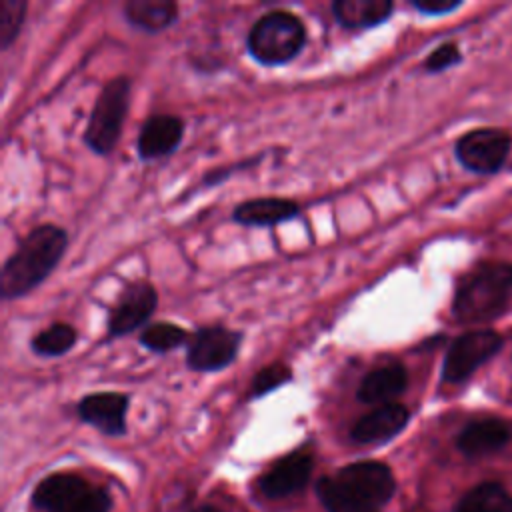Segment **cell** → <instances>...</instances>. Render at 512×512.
<instances>
[{"label":"cell","mask_w":512,"mask_h":512,"mask_svg":"<svg viewBox=\"0 0 512 512\" xmlns=\"http://www.w3.org/2000/svg\"><path fill=\"white\" fill-rule=\"evenodd\" d=\"M396 480L392 470L376 460H362L340 468L318 482L316 492L328 512H380L392 498Z\"/></svg>","instance_id":"obj_1"},{"label":"cell","mask_w":512,"mask_h":512,"mask_svg":"<svg viewBox=\"0 0 512 512\" xmlns=\"http://www.w3.org/2000/svg\"><path fill=\"white\" fill-rule=\"evenodd\" d=\"M68 246L66 232L56 224L32 228L6 258L0 270V296L20 298L44 282Z\"/></svg>","instance_id":"obj_2"},{"label":"cell","mask_w":512,"mask_h":512,"mask_svg":"<svg viewBox=\"0 0 512 512\" xmlns=\"http://www.w3.org/2000/svg\"><path fill=\"white\" fill-rule=\"evenodd\" d=\"M510 292L512 264L484 262L460 280L452 300V314L462 324L494 320L504 312Z\"/></svg>","instance_id":"obj_3"},{"label":"cell","mask_w":512,"mask_h":512,"mask_svg":"<svg viewBox=\"0 0 512 512\" xmlns=\"http://www.w3.org/2000/svg\"><path fill=\"white\" fill-rule=\"evenodd\" d=\"M306 42V28L298 16L286 10L262 14L250 28L246 46L254 60L264 66L286 64L300 54Z\"/></svg>","instance_id":"obj_4"},{"label":"cell","mask_w":512,"mask_h":512,"mask_svg":"<svg viewBox=\"0 0 512 512\" xmlns=\"http://www.w3.org/2000/svg\"><path fill=\"white\" fill-rule=\"evenodd\" d=\"M32 504L40 512H110L108 494L72 472H56L40 480Z\"/></svg>","instance_id":"obj_5"},{"label":"cell","mask_w":512,"mask_h":512,"mask_svg":"<svg viewBox=\"0 0 512 512\" xmlns=\"http://www.w3.org/2000/svg\"><path fill=\"white\" fill-rule=\"evenodd\" d=\"M130 102V78L116 76L104 84L100 90L86 130H84V144L96 154H108L122 132V124L128 112Z\"/></svg>","instance_id":"obj_6"},{"label":"cell","mask_w":512,"mask_h":512,"mask_svg":"<svg viewBox=\"0 0 512 512\" xmlns=\"http://www.w3.org/2000/svg\"><path fill=\"white\" fill-rule=\"evenodd\" d=\"M500 346H502V338L494 330L480 328V330L464 332L450 344L444 356L442 380L450 384L464 382L486 360H490L500 350Z\"/></svg>","instance_id":"obj_7"},{"label":"cell","mask_w":512,"mask_h":512,"mask_svg":"<svg viewBox=\"0 0 512 512\" xmlns=\"http://www.w3.org/2000/svg\"><path fill=\"white\" fill-rule=\"evenodd\" d=\"M242 334L226 326H204L188 342L186 366L198 372H216L230 366L238 356Z\"/></svg>","instance_id":"obj_8"},{"label":"cell","mask_w":512,"mask_h":512,"mask_svg":"<svg viewBox=\"0 0 512 512\" xmlns=\"http://www.w3.org/2000/svg\"><path fill=\"white\" fill-rule=\"evenodd\" d=\"M512 138L498 128H476L456 142V158L464 168L476 174L498 172L510 152Z\"/></svg>","instance_id":"obj_9"},{"label":"cell","mask_w":512,"mask_h":512,"mask_svg":"<svg viewBox=\"0 0 512 512\" xmlns=\"http://www.w3.org/2000/svg\"><path fill=\"white\" fill-rule=\"evenodd\" d=\"M156 302H158V294L150 282L140 280V282L128 284L122 290L116 306L108 314V320H106L108 336L118 338L142 326L156 310Z\"/></svg>","instance_id":"obj_10"},{"label":"cell","mask_w":512,"mask_h":512,"mask_svg":"<svg viewBox=\"0 0 512 512\" xmlns=\"http://www.w3.org/2000/svg\"><path fill=\"white\" fill-rule=\"evenodd\" d=\"M314 456L308 448H298L276 460L258 480V488L266 498H286L302 490L312 474Z\"/></svg>","instance_id":"obj_11"},{"label":"cell","mask_w":512,"mask_h":512,"mask_svg":"<svg viewBox=\"0 0 512 512\" xmlns=\"http://www.w3.org/2000/svg\"><path fill=\"white\" fill-rule=\"evenodd\" d=\"M128 396L122 392H92L78 402V416L108 436L126 432Z\"/></svg>","instance_id":"obj_12"},{"label":"cell","mask_w":512,"mask_h":512,"mask_svg":"<svg viewBox=\"0 0 512 512\" xmlns=\"http://www.w3.org/2000/svg\"><path fill=\"white\" fill-rule=\"evenodd\" d=\"M410 420V412L404 404L388 402L370 410L350 430V436L358 444H378L394 438L404 430Z\"/></svg>","instance_id":"obj_13"},{"label":"cell","mask_w":512,"mask_h":512,"mask_svg":"<svg viewBox=\"0 0 512 512\" xmlns=\"http://www.w3.org/2000/svg\"><path fill=\"white\" fill-rule=\"evenodd\" d=\"M184 134V122L182 118L174 114H154L146 118L138 132L136 150L142 160H154L164 158L172 154Z\"/></svg>","instance_id":"obj_14"},{"label":"cell","mask_w":512,"mask_h":512,"mask_svg":"<svg viewBox=\"0 0 512 512\" xmlns=\"http://www.w3.org/2000/svg\"><path fill=\"white\" fill-rule=\"evenodd\" d=\"M512 430L498 418L474 420L462 428L456 438L458 450L468 458H480L502 450L510 442Z\"/></svg>","instance_id":"obj_15"},{"label":"cell","mask_w":512,"mask_h":512,"mask_svg":"<svg viewBox=\"0 0 512 512\" xmlns=\"http://www.w3.org/2000/svg\"><path fill=\"white\" fill-rule=\"evenodd\" d=\"M406 384L408 372L402 364H382L364 374L356 390V398L364 404H388L392 398L406 390Z\"/></svg>","instance_id":"obj_16"},{"label":"cell","mask_w":512,"mask_h":512,"mask_svg":"<svg viewBox=\"0 0 512 512\" xmlns=\"http://www.w3.org/2000/svg\"><path fill=\"white\" fill-rule=\"evenodd\" d=\"M300 208L290 198H278V196H262V198H250L246 202H240L234 212L232 220L242 226H274L280 222H286L294 216H298Z\"/></svg>","instance_id":"obj_17"},{"label":"cell","mask_w":512,"mask_h":512,"mask_svg":"<svg viewBox=\"0 0 512 512\" xmlns=\"http://www.w3.org/2000/svg\"><path fill=\"white\" fill-rule=\"evenodd\" d=\"M394 10L392 0H336L332 16L342 28L362 30L374 28L390 18Z\"/></svg>","instance_id":"obj_18"},{"label":"cell","mask_w":512,"mask_h":512,"mask_svg":"<svg viewBox=\"0 0 512 512\" xmlns=\"http://www.w3.org/2000/svg\"><path fill=\"white\" fill-rule=\"evenodd\" d=\"M124 18L134 28L156 34L178 20V4L172 0H130L124 4Z\"/></svg>","instance_id":"obj_19"},{"label":"cell","mask_w":512,"mask_h":512,"mask_svg":"<svg viewBox=\"0 0 512 512\" xmlns=\"http://www.w3.org/2000/svg\"><path fill=\"white\" fill-rule=\"evenodd\" d=\"M454 512H512V494L498 482H482L458 500Z\"/></svg>","instance_id":"obj_20"},{"label":"cell","mask_w":512,"mask_h":512,"mask_svg":"<svg viewBox=\"0 0 512 512\" xmlns=\"http://www.w3.org/2000/svg\"><path fill=\"white\" fill-rule=\"evenodd\" d=\"M76 340H78V334L70 324L56 322L40 330L30 340V348L38 356H62L76 344Z\"/></svg>","instance_id":"obj_21"},{"label":"cell","mask_w":512,"mask_h":512,"mask_svg":"<svg viewBox=\"0 0 512 512\" xmlns=\"http://www.w3.org/2000/svg\"><path fill=\"white\" fill-rule=\"evenodd\" d=\"M188 340V332L172 322H156L144 328L140 344L152 352H168Z\"/></svg>","instance_id":"obj_22"},{"label":"cell","mask_w":512,"mask_h":512,"mask_svg":"<svg viewBox=\"0 0 512 512\" xmlns=\"http://www.w3.org/2000/svg\"><path fill=\"white\" fill-rule=\"evenodd\" d=\"M26 0H0V48L6 50L16 40L26 16Z\"/></svg>","instance_id":"obj_23"},{"label":"cell","mask_w":512,"mask_h":512,"mask_svg":"<svg viewBox=\"0 0 512 512\" xmlns=\"http://www.w3.org/2000/svg\"><path fill=\"white\" fill-rule=\"evenodd\" d=\"M292 378V370L290 366L282 364V362H272L266 364L264 368H260L254 378H252V386H250V396L252 398H260L266 396L268 392L280 388L282 384H286Z\"/></svg>","instance_id":"obj_24"},{"label":"cell","mask_w":512,"mask_h":512,"mask_svg":"<svg viewBox=\"0 0 512 512\" xmlns=\"http://www.w3.org/2000/svg\"><path fill=\"white\" fill-rule=\"evenodd\" d=\"M460 58H462V54H460L458 46L454 42H444L428 54V58L424 60V68L428 72H444L450 66L458 64Z\"/></svg>","instance_id":"obj_25"},{"label":"cell","mask_w":512,"mask_h":512,"mask_svg":"<svg viewBox=\"0 0 512 512\" xmlns=\"http://www.w3.org/2000/svg\"><path fill=\"white\" fill-rule=\"evenodd\" d=\"M460 0H412V6L428 16H438V14H448L456 8H460Z\"/></svg>","instance_id":"obj_26"},{"label":"cell","mask_w":512,"mask_h":512,"mask_svg":"<svg viewBox=\"0 0 512 512\" xmlns=\"http://www.w3.org/2000/svg\"><path fill=\"white\" fill-rule=\"evenodd\" d=\"M192 512H218L214 506H210V504H206V506H198V508H194Z\"/></svg>","instance_id":"obj_27"}]
</instances>
